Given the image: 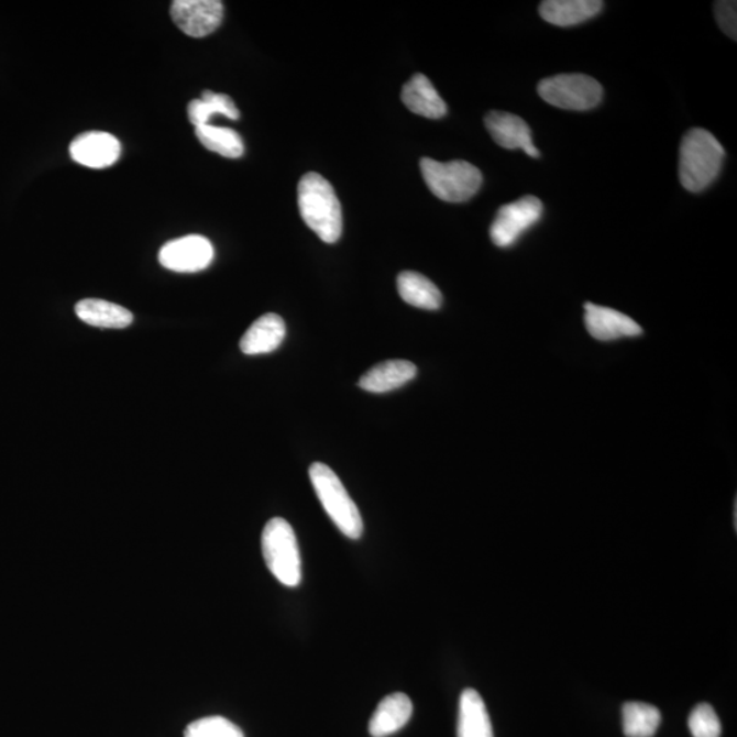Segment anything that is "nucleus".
<instances>
[{"label":"nucleus","mask_w":737,"mask_h":737,"mask_svg":"<svg viewBox=\"0 0 737 737\" xmlns=\"http://www.w3.org/2000/svg\"><path fill=\"white\" fill-rule=\"evenodd\" d=\"M300 217L326 243L339 241L343 230L342 207L333 187L316 173L306 174L298 185Z\"/></svg>","instance_id":"2"},{"label":"nucleus","mask_w":737,"mask_h":737,"mask_svg":"<svg viewBox=\"0 0 737 737\" xmlns=\"http://www.w3.org/2000/svg\"><path fill=\"white\" fill-rule=\"evenodd\" d=\"M736 2H716L714 4V13L719 28H722L725 35L736 40L737 37V13Z\"/></svg>","instance_id":"26"},{"label":"nucleus","mask_w":737,"mask_h":737,"mask_svg":"<svg viewBox=\"0 0 737 737\" xmlns=\"http://www.w3.org/2000/svg\"><path fill=\"white\" fill-rule=\"evenodd\" d=\"M724 146L705 129H693L680 145L679 177L685 190L707 189L722 173Z\"/></svg>","instance_id":"1"},{"label":"nucleus","mask_w":737,"mask_h":737,"mask_svg":"<svg viewBox=\"0 0 737 737\" xmlns=\"http://www.w3.org/2000/svg\"><path fill=\"white\" fill-rule=\"evenodd\" d=\"M661 724L659 708L642 702H628L623 707V729L627 737H653Z\"/></svg>","instance_id":"21"},{"label":"nucleus","mask_w":737,"mask_h":737,"mask_svg":"<svg viewBox=\"0 0 737 737\" xmlns=\"http://www.w3.org/2000/svg\"><path fill=\"white\" fill-rule=\"evenodd\" d=\"M121 143L112 134L90 132L78 135L70 144L74 162L89 168H107L121 156Z\"/></svg>","instance_id":"12"},{"label":"nucleus","mask_w":737,"mask_h":737,"mask_svg":"<svg viewBox=\"0 0 737 737\" xmlns=\"http://www.w3.org/2000/svg\"><path fill=\"white\" fill-rule=\"evenodd\" d=\"M537 89L548 105L570 111L592 110L601 103L604 95L597 79L586 74H559L542 79Z\"/></svg>","instance_id":"6"},{"label":"nucleus","mask_w":737,"mask_h":737,"mask_svg":"<svg viewBox=\"0 0 737 737\" xmlns=\"http://www.w3.org/2000/svg\"><path fill=\"white\" fill-rule=\"evenodd\" d=\"M187 113H189V121L196 128L208 124L209 119L217 116V113L232 119V121L240 119V111H238L230 96L215 94L211 90H206L201 99L190 101L189 107H187Z\"/></svg>","instance_id":"22"},{"label":"nucleus","mask_w":737,"mask_h":737,"mask_svg":"<svg viewBox=\"0 0 737 737\" xmlns=\"http://www.w3.org/2000/svg\"><path fill=\"white\" fill-rule=\"evenodd\" d=\"M542 213V201L535 196L521 197L503 206L491 226L492 242L498 248L515 245L527 230L540 221Z\"/></svg>","instance_id":"7"},{"label":"nucleus","mask_w":737,"mask_h":737,"mask_svg":"<svg viewBox=\"0 0 737 737\" xmlns=\"http://www.w3.org/2000/svg\"><path fill=\"white\" fill-rule=\"evenodd\" d=\"M402 100L417 116L440 119L447 113L446 101L440 98L433 84L424 74H416L402 90Z\"/></svg>","instance_id":"16"},{"label":"nucleus","mask_w":737,"mask_h":737,"mask_svg":"<svg viewBox=\"0 0 737 737\" xmlns=\"http://www.w3.org/2000/svg\"><path fill=\"white\" fill-rule=\"evenodd\" d=\"M421 173L429 190L447 202L468 201L477 195L482 185L480 169L463 161L440 163L424 157Z\"/></svg>","instance_id":"5"},{"label":"nucleus","mask_w":737,"mask_h":737,"mask_svg":"<svg viewBox=\"0 0 737 737\" xmlns=\"http://www.w3.org/2000/svg\"><path fill=\"white\" fill-rule=\"evenodd\" d=\"M689 728L694 737H719L722 724L711 705L702 703L690 714Z\"/></svg>","instance_id":"25"},{"label":"nucleus","mask_w":737,"mask_h":737,"mask_svg":"<svg viewBox=\"0 0 737 737\" xmlns=\"http://www.w3.org/2000/svg\"><path fill=\"white\" fill-rule=\"evenodd\" d=\"M261 548L265 564L276 580L285 586L297 587L302 581V560L292 525L283 518L271 519L261 536Z\"/></svg>","instance_id":"4"},{"label":"nucleus","mask_w":737,"mask_h":737,"mask_svg":"<svg viewBox=\"0 0 737 737\" xmlns=\"http://www.w3.org/2000/svg\"><path fill=\"white\" fill-rule=\"evenodd\" d=\"M286 338V324L280 316L266 314L254 321L243 334L240 348L243 354H268L283 343Z\"/></svg>","instance_id":"13"},{"label":"nucleus","mask_w":737,"mask_h":737,"mask_svg":"<svg viewBox=\"0 0 737 737\" xmlns=\"http://www.w3.org/2000/svg\"><path fill=\"white\" fill-rule=\"evenodd\" d=\"M586 330L594 339L609 342L622 338H635L644 333L642 327L631 317L615 309L593 304L585 305Z\"/></svg>","instance_id":"11"},{"label":"nucleus","mask_w":737,"mask_h":737,"mask_svg":"<svg viewBox=\"0 0 737 737\" xmlns=\"http://www.w3.org/2000/svg\"><path fill=\"white\" fill-rule=\"evenodd\" d=\"M213 256L212 243L206 237L186 235L167 242L158 253V261L169 271L193 274L208 268Z\"/></svg>","instance_id":"8"},{"label":"nucleus","mask_w":737,"mask_h":737,"mask_svg":"<svg viewBox=\"0 0 737 737\" xmlns=\"http://www.w3.org/2000/svg\"><path fill=\"white\" fill-rule=\"evenodd\" d=\"M417 376V366L404 360L385 361L373 366L360 380V387L367 393L385 394L404 387Z\"/></svg>","instance_id":"15"},{"label":"nucleus","mask_w":737,"mask_h":737,"mask_svg":"<svg viewBox=\"0 0 737 737\" xmlns=\"http://www.w3.org/2000/svg\"><path fill=\"white\" fill-rule=\"evenodd\" d=\"M198 141L207 147L208 151L219 153V155L238 158L245 152V145L241 135L235 130L227 128L212 127V124H202L196 128Z\"/></svg>","instance_id":"23"},{"label":"nucleus","mask_w":737,"mask_h":737,"mask_svg":"<svg viewBox=\"0 0 737 737\" xmlns=\"http://www.w3.org/2000/svg\"><path fill=\"white\" fill-rule=\"evenodd\" d=\"M309 477L317 497L333 524L345 537L359 540L364 532V521L342 481L327 464L319 462L311 464Z\"/></svg>","instance_id":"3"},{"label":"nucleus","mask_w":737,"mask_h":737,"mask_svg":"<svg viewBox=\"0 0 737 737\" xmlns=\"http://www.w3.org/2000/svg\"><path fill=\"white\" fill-rule=\"evenodd\" d=\"M185 737H245L230 719L220 716L204 717L187 725Z\"/></svg>","instance_id":"24"},{"label":"nucleus","mask_w":737,"mask_h":737,"mask_svg":"<svg viewBox=\"0 0 737 737\" xmlns=\"http://www.w3.org/2000/svg\"><path fill=\"white\" fill-rule=\"evenodd\" d=\"M603 8L600 0H546L540 4V15L549 24L566 28L593 19Z\"/></svg>","instance_id":"17"},{"label":"nucleus","mask_w":737,"mask_h":737,"mask_svg":"<svg viewBox=\"0 0 737 737\" xmlns=\"http://www.w3.org/2000/svg\"><path fill=\"white\" fill-rule=\"evenodd\" d=\"M398 292L405 302L419 309L438 310L442 304L439 287L417 272H402L398 276Z\"/></svg>","instance_id":"20"},{"label":"nucleus","mask_w":737,"mask_h":737,"mask_svg":"<svg viewBox=\"0 0 737 737\" xmlns=\"http://www.w3.org/2000/svg\"><path fill=\"white\" fill-rule=\"evenodd\" d=\"M413 702L404 693H395L378 703L369 723V733L373 737H387L398 733L410 722Z\"/></svg>","instance_id":"14"},{"label":"nucleus","mask_w":737,"mask_h":737,"mask_svg":"<svg viewBox=\"0 0 737 737\" xmlns=\"http://www.w3.org/2000/svg\"><path fill=\"white\" fill-rule=\"evenodd\" d=\"M485 127L496 144L506 150H521L531 157H540L532 144L531 130L524 119L514 113L492 111L485 118Z\"/></svg>","instance_id":"10"},{"label":"nucleus","mask_w":737,"mask_h":737,"mask_svg":"<svg viewBox=\"0 0 737 737\" xmlns=\"http://www.w3.org/2000/svg\"><path fill=\"white\" fill-rule=\"evenodd\" d=\"M224 6L219 0H175L172 16L180 31L190 37L211 35L223 21Z\"/></svg>","instance_id":"9"},{"label":"nucleus","mask_w":737,"mask_h":737,"mask_svg":"<svg viewBox=\"0 0 737 737\" xmlns=\"http://www.w3.org/2000/svg\"><path fill=\"white\" fill-rule=\"evenodd\" d=\"M76 315L85 324L122 330L133 322L132 311L103 299H82L76 305Z\"/></svg>","instance_id":"18"},{"label":"nucleus","mask_w":737,"mask_h":737,"mask_svg":"<svg viewBox=\"0 0 737 737\" xmlns=\"http://www.w3.org/2000/svg\"><path fill=\"white\" fill-rule=\"evenodd\" d=\"M458 737H493V728L482 696L464 690L459 702Z\"/></svg>","instance_id":"19"}]
</instances>
